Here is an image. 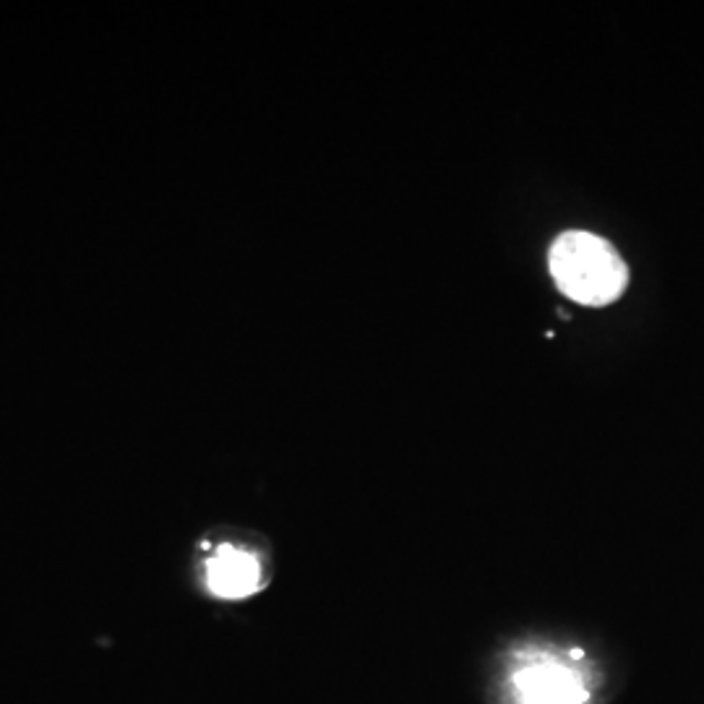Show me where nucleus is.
Wrapping results in <instances>:
<instances>
[{"label":"nucleus","mask_w":704,"mask_h":704,"mask_svg":"<svg viewBox=\"0 0 704 704\" xmlns=\"http://www.w3.org/2000/svg\"><path fill=\"white\" fill-rule=\"evenodd\" d=\"M548 266L563 295L584 306H605L624 293L629 270L605 238L569 230L556 238Z\"/></svg>","instance_id":"obj_1"},{"label":"nucleus","mask_w":704,"mask_h":704,"mask_svg":"<svg viewBox=\"0 0 704 704\" xmlns=\"http://www.w3.org/2000/svg\"><path fill=\"white\" fill-rule=\"evenodd\" d=\"M517 704H587L590 684L582 668L553 652H530L512 671Z\"/></svg>","instance_id":"obj_2"},{"label":"nucleus","mask_w":704,"mask_h":704,"mask_svg":"<svg viewBox=\"0 0 704 704\" xmlns=\"http://www.w3.org/2000/svg\"><path fill=\"white\" fill-rule=\"evenodd\" d=\"M264 584L262 563L256 556L238 546H220L207 561V587L224 601H241L258 593Z\"/></svg>","instance_id":"obj_3"}]
</instances>
